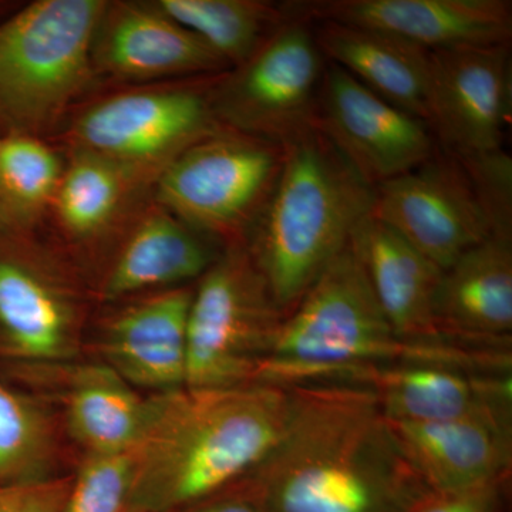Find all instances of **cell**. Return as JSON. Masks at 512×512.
<instances>
[{"label":"cell","instance_id":"6da1fadb","mask_svg":"<svg viewBox=\"0 0 512 512\" xmlns=\"http://www.w3.org/2000/svg\"><path fill=\"white\" fill-rule=\"evenodd\" d=\"M288 387L284 434L242 480L268 512H409L431 494L372 390L330 382Z\"/></svg>","mask_w":512,"mask_h":512},{"label":"cell","instance_id":"7a4b0ae2","mask_svg":"<svg viewBox=\"0 0 512 512\" xmlns=\"http://www.w3.org/2000/svg\"><path fill=\"white\" fill-rule=\"evenodd\" d=\"M289 410V387L268 382L151 394L126 510H188L241 483L278 444Z\"/></svg>","mask_w":512,"mask_h":512},{"label":"cell","instance_id":"3957f363","mask_svg":"<svg viewBox=\"0 0 512 512\" xmlns=\"http://www.w3.org/2000/svg\"><path fill=\"white\" fill-rule=\"evenodd\" d=\"M400 363L495 373L505 369L508 357L503 350L473 343L400 338L380 308L350 241L286 316L256 382H328L356 367Z\"/></svg>","mask_w":512,"mask_h":512},{"label":"cell","instance_id":"277c9868","mask_svg":"<svg viewBox=\"0 0 512 512\" xmlns=\"http://www.w3.org/2000/svg\"><path fill=\"white\" fill-rule=\"evenodd\" d=\"M375 192L315 127L284 144L247 247L285 318L370 217Z\"/></svg>","mask_w":512,"mask_h":512},{"label":"cell","instance_id":"5b68a950","mask_svg":"<svg viewBox=\"0 0 512 512\" xmlns=\"http://www.w3.org/2000/svg\"><path fill=\"white\" fill-rule=\"evenodd\" d=\"M109 0H36L0 20V133L46 138L92 86Z\"/></svg>","mask_w":512,"mask_h":512},{"label":"cell","instance_id":"8992f818","mask_svg":"<svg viewBox=\"0 0 512 512\" xmlns=\"http://www.w3.org/2000/svg\"><path fill=\"white\" fill-rule=\"evenodd\" d=\"M284 146L220 128L174 158L153 201L221 244H247L281 173Z\"/></svg>","mask_w":512,"mask_h":512},{"label":"cell","instance_id":"52a82bcc","mask_svg":"<svg viewBox=\"0 0 512 512\" xmlns=\"http://www.w3.org/2000/svg\"><path fill=\"white\" fill-rule=\"evenodd\" d=\"M87 292L69 259L33 232L0 231V370L79 359Z\"/></svg>","mask_w":512,"mask_h":512},{"label":"cell","instance_id":"ba28073f","mask_svg":"<svg viewBox=\"0 0 512 512\" xmlns=\"http://www.w3.org/2000/svg\"><path fill=\"white\" fill-rule=\"evenodd\" d=\"M284 319L247 244L222 249L192 293L185 386L256 382Z\"/></svg>","mask_w":512,"mask_h":512},{"label":"cell","instance_id":"9c48e42d","mask_svg":"<svg viewBox=\"0 0 512 512\" xmlns=\"http://www.w3.org/2000/svg\"><path fill=\"white\" fill-rule=\"evenodd\" d=\"M214 77L101 97L69 121L66 144L156 181L174 158L222 128L211 106Z\"/></svg>","mask_w":512,"mask_h":512},{"label":"cell","instance_id":"30bf717a","mask_svg":"<svg viewBox=\"0 0 512 512\" xmlns=\"http://www.w3.org/2000/svg\"><path fill=\"white\" fill-rule=\"evenodd\" d=\"M325 66L312 23L292 16L244 63L212 79L215 119L229 130L284 146L315 127Z\"/></svg>","mask_w":512,"mask_h":512},{"label":"cell","instance_id":"8fae6325","mask_svg":"<svg viewBox=\"0 0 512 512\" xmlns=\"http://www.w3.org/2000/svg\"><path fill=\"white\" fill-rule=\"evenodd\" d=\"M427 124L441 153L464 170L505 156L510 117V46L430 52Z\"/></svg>","mask_w":512,"mask_h":512},{"label":"cell","instance_id":"7c38bea8","mask_svg":"<svg viewBox=\"0 0 512 512\" xmlns=\"http://www.w3.org/2000/svg\"><path fill=\"white\" fill-rule=\"evenodd\" d=\"M373 218L402 235L441 271L495 234L466 170L441 153L377 185Z\"/></svg>","mask_w":512,"mask_h":512},{"label":"cell","instance_id":"4fadbf2b","mask_svg":"<svg viewBox=\"0 0 512 512\" xmlns=\"http://www.w3.org/2000/svg\"><path fill=\"white\" fill-rule=\"evenodd\" d=\"M313 126L375 188L426 163L439 148L426 121L329 62Z\"/></svg>","mask_w":512,"mask_h":512},{"label":"cell","instance_id":"5bb4252c","mask_svg":"<svg viewBox=\"0 0 512 512\" xmlns=\"http://www.w3.org/2000/svg\"><path fill=\"white\" fill-rule=\"evenodd\" d=\"M295 18L375 29L427 50L510 46L507 0H313L286 3Z\"/></svg>","mask_w":512,"mask_h":512},{"label":"cell","instance_id":"9a60e30c","mask_svg":"<svg viewBox=\"0 0 512 512\" xmlns=\"http://www.w3.org/2000/svg\"><path fill=\"white\" fill-rule=\"evenodd\" d=\"M94 74L121 83L211 77L228 64L154 2H109L94 35Z\"/></svg>","mask_w":512,"mask_h":512},{"label":"cell","instance_id":"2e32d148","mask_svg":"<svg viewBox=\"0 0 512 512\" xmlns=\"http://www.w3.org/2000/svg\"><path fill=\"white\" fill-rule=\"evenodd\" d=\"M194 288L165 289L128 299L101 323V363L151 394L187 383L188 313Z\"/></svg>","mask_w":512,"mask_h":512},{"label":"cell","instance_id":"e0dca14e","mask_svg":"<svg viewBox=\"0 0 512 512\" xmlns=\"http://www.w3.org/2000/svg\"><path fill=\"white\" fill-rule=\"evenodd\" d=\"M367 387L390 421L431 423L488 413H512L511 373L443 365L365 366L329 380Z\"/></svg>","mask_w":512,"mask_h":512},{"label":"cell","instance_id":"ac0fdd59","mask_svg":"<svg viewBox=\"0 0 512 512\" xmlns=\"http://www.w3.org/2000/svg\"><path fill=\"white\" fill-rule=\"evenodd\" d=\"M13 379L53 394L62 407L64 434L83 456L127 453L137 446L147 397L104 363L77 359L25 370Z\"/></svg>","mask_w":512,"mask_h":512},{"label":"cell","instance_id":"d6986e66","mask_svg":"<svg viewBox=\"0 0 512 512\" xmlns=\"http://www.w3.org/2000/svg\"><path fill=\"white\" fill-rule=\"evenodd\" d=\"M389 423L404 456L430 493H466L510 476L512 413Z\"/></svg>","mask_w":512,"mask_h":512},{"label":"cell","instance_id":"ffe728a7","mask_svg":"<svg viewBox=\"0 0 512 512\" xmlns=\"http://www.w3.org/2000/svg\"><path fill=\"white\" fill-rule=\"evenodd\" d=\"M217 242L158 205L134 214L104 269L96 296L103 303L126 302L200 279L220 256Z\"/></svg>","mask_w":512,"mask_h":512},{"label":"cell","instance_id":"44dd1931","mask_svg":"<svg viewBox=\"0 0 512 512\" xmlns=\"http://www.w3.org/2000/svg\"><path fill=\"white\" fill-rule=\"evenodd\" d=\"M434 313L448 338L511 348L512 237L493 235L444 269Z\"/></svg>","mask_w":512,"mask_h":512},{"label":"cell","instance_id":"7402d4cb","mask_svg":"<svg viewBox=\"0 0 512 512\" xmlns=\"http://www.w3.org/2000/svg\"><path fill=\"white\" fill-rule=\"evenodd\" d=\"M352 245L380 308L400 338L461 342L448 338L437 325L434 302L443 275L439 266L372 215L356 229Z\"/></svg>","mask_w":512,"mask_h":512},{"label":"cell","instance_id":"603a6c76","mask_svg":"<svg viewBox=\"0 0 512 512\" xmlns=\"http://www.w3.org/2000/svg\"><path fill=\"white\" fill-rule=\"evenodd\" d=\"M311 23L326 62L427 123L430 52L375 29L332 20Z\"/></svg>","mask_w":512,"mask_h":512},{"label":"cell","instance_id":"cb8c5ba5","mask_svg":"<svg viewBox=\"0 0 512 512\" xmlns=\"http://www.w3.org/2000/svg\"><path fill=\"white\" fill-rule=\"evenodd\" d=\"M154 183L123 165L70 151L50 215L70 244L92 247L130 222L141 208L137 200Z\"/></svg>","mask_w":512,"mask_h":512},{"label":"cell","instance_id":"d4e9b609","mask_svg":"<svg viewBox=\"0 0 512 512\" xmlns=\"http://www.w3.org/2000/svg\"><path fill=\"white\" fill-rule=\"evenodd\" d=\"M62 434L42 396L16 389L0 373V487L59 476Z\"/></svg>","mask_w":512,"mask_h":512},{"label":"cell","instance_id":"484cf974","mask_svg":"<svg viewBox=\"0 0 512 512\" xmlns=\"http://www.w3.org/2000/svg\"><path fill=\"white\" fill-rule=\"evenodd\" d=\"M158 9L200 37L229 69L254 55L292 18L286 5L264 0H156Z\"/></svg>","mask_w":512,"mask_h":512},{"label":"cell","instance_id":"4316f807","mask_svg":"<svg viewBox=\"0 0 512 512\" xmlns=\"http://www.w3.org/2000/svg\"><path fill=\"white\" fill-rule=\"evenodd\" d=\"M64 165L46 138L0 133V210L10 229L33 232L50 214Z\"/></svg>","mask_w":512,"mask_h":512},{"label":"cell","instance_id":"83f0119b","mask_svg":"<svg viewBox=\"0 0 512 512\" xmlns=\"http://www.w3.org/2000/svg\"><path fill=\"white\" fill-rule=\"evenodd\" d=\"M134 454L83 456L60 512H124L133 483Z\"/></svg>","mask_w":512,"mask_h":512},{"label":"cell","instance_id":"f1b7e54d","mask_svg":"<svg viewBox=\"0 0 512 512\" xmlns=\"http://www.w3.org/2000/svg\"><path fill=\"white\" fill-rule=\"evenodd\" d=\"M72 487V476H57L0 487V512H60Z\"/></svg>","mask_w":512,"mask_h":512},{"label":"cell","instance_id":"f546056e","mask_svg":"<svg viewBox=\"0 0 512 512\" xmlns=\"http://www.w3.org/2000/svg\"><path fill=\"white\" fill-rule=\"evenodd\" d=\"M507 480L457 494H429L409 512H500Z\"/></svg>","mask_w":512,"mask_h":512},{"label":"cell","instance_id":"4dcf8cb0","mask_svg":"<svg viewBox=\"0 0 512 512\" xmlns=\"http://www.w3.org/2000/svg\"><path fill=\"white\" fill-rule=\"evenodd\" d=\"M244 487L207 498L201 503L192 505L187 512H268L258 495L252 491L245 481Z\"/></svg>","mask_w":512,"mask_h":512},{"label":"cell","instance_id":"1f68e13d","mask_svg":"<svg viewBox=\"0 0 512 512\" xmlns=\"http://www.w3.org/2000/svg\"><path fill=\"white\" fill-rule=\"evenodd\" d=\"M15 9L16 8H13V6H10V3L0 2V20L5 18V16H8L9 13Z\"/></svg>","mask_w":512,"mask_h":512},{"label":"cell","instance_id":"d6a6232c","mask_svg":"<svg viewBox=\"0 0 512 512\" xmlns=\"http://www.w3.org/2000/svg\"><path fill=\"white\" fill-rule=\"evenodd\" d=\"M5 229H10L8 222H6L5 217H3V212L0 210V231H5Z\"/></svg>","mask_w":512,"mask_h":512},{"label":"cell","instance_id":"836d02e7","mask_svg":"<svg viewBox=\"0 0 512 512\" xmlns=\"http://www.w3.org/2000/svg\"><path fill=\"white\" fill-rule=\"evenodd\" d=\"M124 512H137V511H130V510H126V511H124Z\"/></svg>","mask_w":512,"mask_h":512}]
</instances>
